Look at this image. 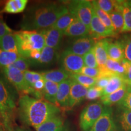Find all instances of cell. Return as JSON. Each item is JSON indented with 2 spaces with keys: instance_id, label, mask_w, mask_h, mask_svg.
Masks as SVG:
<instances>
[{
  "instance_id": "35",
  "label": "cell",
  "mask_w": 131,
  "mask_h": 131,
  "mask_svg": "<svg viewBox=\"0 0 131 131\" xmlns=\"http://www.w3.org/2000/svg\"><path fill=\"white\" fill-rule=\"evenodd\" d=\"M23 73L27 84L32 88H33L34 84L37 81L40 80H44L41 72H37L27 70L23 72Z\"/></svg>"
},
{
  "instance_id": "38",
  "label": "cell",
  "mask_w": 131,
  "mask_h": 131,
  "mask_svg": "<svg viewBox=\"0 0 131 131\" xmlns=\"http://www.w3.org/2000/svg\"><path fill=\"white\" fill-rule=\"evenodd\" d=\"M121 41L123 47L124 60L131 63V36H124Z\"/></svg>"
},
{
  "instance_id": "5",
  "label": "cell",
  "mask_w": 131,
  "mask_h": 131,
  "mask_svg": "<svg viewBox=\"0 0 131 131\" xmlns=\"http://www.w3.org/2000/svg\"><path fill=\"white\" fill-rule=\"evenodd\" d=\"M68 12L90 29L94 8L92 1L87 0L71 1L68 5Z\"/></svg>"
},
{
  "instance_id": "22",
  "label": "cell",
  "mask_w": 131,
  "mask_h": 131,
  "mask_svg": "<svg viewBox=\"0 0 131 131\" xmlns=\"http://www.w3.org/2000/svg\"><path fill=\"white\" fill-rule=\"evenodd\" d=\"M108 58L117 61L124 60V50L123 44L120 41L115 42L109 41L107 49Z\"/></svg>"
},
{
  "instance_id": "44",
  "label": "cell",
  "mask_w": 131,
  "mask_h": 131,
  "mask_svg": "<svg viewBox=\"0 0 131 131\" xmlns=\"http://www.w3.org/2000/svg\"><path fill=\"white\" fill-rule=\"evenodd\" d=\"M125 83L129 86H131V63L129 62L127 63L126 70L124 73L123 77Z\"/></svg>"
},
{
  "instance_id": "43",
  "label": "cell",
  "mask_w": 131,
  "mask_h": 131,
  "mask_svg": "<svg viewBox=\"0 0 131 131\" xmlns=\"http://www.w3.org/2000/svg\"><path fill=\"white\" fill-rule=\"evenodd\" d=\"M12 33H14L12 29L7 25L2 18H0V38Z\"/></svg>"
},
{
  "instance_id": "11",
  "label": "cell",
  "mask_w": 131,
  "mask_h": 131,
  "mask_svg": "<svg viewBox=\"0 0 131 131\" xmlns=\"http://www.w3.org/2000/svg\"><path fill=\"white\" fill-rule=\"evenodd\" d=\"M116 34L115 32L111 30L101 23L94 10L90 25V35L97 41L104 38L114 36Z\"/></svg>"
},
{
  "instance_id": "30",
  "label": "cell",
  "mask_w": 131,
  "mask_h": 131,
  "mask_svg": "<svg viewBox=\"0 0 131 131\" xmlns=\"http://www.w3.org/2000/svg\"><path fill=\"white\" fill-rule=\"evenodd\" d=\"M19 57V54L0 49V69H3L13 64Z\"/></svg>"
},
{
  "instance_id": "28",
  "label": "cell",
  "mask_w": 131,
  "mask_h": 131,
  "mask_svg": "<svg viewBox=\"0 0 131 131\" xmlns=\"http://www.w3.org/2000/svg\"><path fill=\"white\" fill-rule=\"evenodd\" d=\"M128 61L124 59L122 61H117L108 58L105 68L110 72L123 77L126 72Z\"/></svg>"
},
{
  "instance_id": "12",
  "label": "cell",
  "mask_w": 131,
  "mask_h": 131,
  "mask_svg": "<svg viewBox=\"0 0 131 131\" xmlns=\"http://www.w3.org/2000/svg\"><path fill=\"white\" fill-rule=\"evenodd\" d=\"M113 116L117 131H131V111L117 106Z\"/></svg>"
},
{
  "instance_id": "20",
  "label": "cell",
  "mask_w": 131,
  "mask_h": 131,
  "mask_svg": "<svg viewBox=\"0 0 131 131\" xmlns=\"http://www.w3.org/2000/svg\"><path fill=\"white\" fill-rule=\"evenodd\" d=\"M127 84H124L122 88H119L117 91H116L112 94L107 95L103 96L101 97V103L104 106H109L111 107L113 104L118 103L122 100L123 98L125 96L127 91Z\"/></svg>"
},
{
  "instance_id": "33",
  "label": "cell",
  "mask_w": 131,
  "mask_h": 131,
  "mask_svg": "<svg viewBox=\"0 0 131 131\" xmlns=\"http://www.w3.org/2000/svg\"><path fill=\"white\" fill-rule=\"evenodd\" d=\"M92 4L93 8H94V10L96 16L98 17V18L100 19V20L101 21V23H102L106 27H107L108 29H110L111 30H112L115 32L114 27V26H113L112 21H111L110 16H109V15L100 9V8L96 6L95 3L94 2V1H92Z\"/></svg>"
},
{
  "instance_id": "50",
  "label": "cell",
  "mask_w": 131,
  "mask_h": 131,
  "mask_svg": "<svg viewBox=\"0 0 131 131\" xmlns=\"http://www.w3.org/2000/svg\"><path fill=\"white\" fill-rule=\"evenodd\" d=\"M7 131H12V130H10V129H9V130H7Z\"/></svg>"
},
{
  "instance_id": "46",
  "label": "cell",
  "mask_w": 131,
  "mask_h": 131,
  "mask_svg": "<svg viewBox=\"0 0 131 131\" xmlns=\"http://www.w3.org/2000/svg\"><path fill=\"white\" fill-rule=\"evenodd\" d=\"M14 131H29V130H26V129L20 128V127H17V128H16L15 129Z\"/></svg>"
},
{
  "instance_id": "45",
  "label": "cell",
  "mask_w": 131,
  "mask_h": 131,
  "mask_svg": "<svg viewBox=\"0 0 131 131\" xmlns=\"http://www.w3.org/2000/svg\"><path fill=\"white\" fill-rule=\"evenodd\" d=\"M45 80H40L35 83V84L33 86V88L35 90L38 91H42L44 88H45Z\"/></svg>"
},
{
  "instance_id": "39",
  "label": "cell",
  "mask_w": 131,
  "mask_h": 131,
  "mask_svg": "<svg viewBox=\"0 0 131 131\" xmlns=\"http://www.w3.org/2000/svg\"><path fill=\"white\" fill-rule=\"evenodd\" d=\"M103 89L96 86L90 88L87 92L86 99L88 100H95L99 98H101L103 96Z\"/></svg>"
},
{
  "instance_id": "34",
  "label": "cell",
  "mask_w": 131,
  "mask_h": 131,
  "mask_svg": "<svg viewBox=\"0 0 131 131\" xmlns=\"http://www.w3.org/2000/svg\"><path fill=\"white\" fill-rule=\"evenodd\" d=\"M94 2L100 9L109 15L111 14L115 9L116 6H117V1L98 0V1H94Z\"/></svg>"
},
{
  "instance_id": "52",
  "label": "cell",
  "mask_w": 131,
  "mask_h": 131,
  "mask_svg": "<svg viewBox=\"0 0 131 131\" xmlns=\"http://www.w3.org/2000/svg\"><path fill=\"white\" fill-rule=\"evenodd\" d=\"M0 131H1V129H0Z\"/></svg>"
},
{
  "instance_id": "10",
  "label": "cell",
  "mask_w": 131,
  "mask_h": 131,
  "mask_svg": "<svg viewBox=\"0 0 131 131\" xmlns=\"http://www.w3.org/2000/svg\"><path fill=\"white\" fill-rule=\"evenodd\" d=\"M96 41L91 35L78 38L72 42L66 50L75 55L83 57L94 48Z\"/></svg>"
},
{
  "instance_id": "48",
  "label": "cell",
  "mask_w": 131,
  "mask_h": 131,
  "mask_svg": "<svg viewBox=\"0 0 131 131\" xmlns=\"http://www.w3.org/2000/svg\"><path fill=\"white\" fill-rule=\"evenodd\" d=\"M2 12H3V10L0 9V18H2V17H1V14H2Z\"/></svg>"
},
{
  "instance_id": "27",
  "label": "cell",
  "mask_w": 131,
  "mask_h": 131,
  "mask_svg": "<svg viewBox=\"0 0 131 131\" xmlns=\"http://www.w3.org/2000/svg\"><path fill=\"white\" fill-rule=\"evenodd\" d=\"M124 84H126V83H125V81L122 76L117 74H113L110 77L107 86L103 89L102 96L107 95L114 92L122 88Z\"/></svg>"
},
{
  "instance_id": "9",
  "label": "cell",
  "mask_w": 131,
  "mask_h": 131,
  "mask_svg": "<svg viewBox=\"0 0 131 131\" xmlns=\"http://www.w3.org/2000/svg\"><path fill=\"white\" fill-rule=\"evenodd\" d=\"M111 107L104 106L102 114L89 131H117Z\"/></svg>"
},
{
  "instance_id": "15",
  "label": "cell",
  "mask_w": 131,
  "mask_h": 131,
  "mask_svg": "<svg viewBox=\"0 0 131 131\" xmlns=\"http://www.w3.org/2000/svg\"><path fill=\"white\" fill-rule=\"evenodd\" d=\"M72 80H66L59 84L56 98V106L60 109L69 110V100Z\"/></svg>"
},
{
  "instance_id": "41",
  "label": "cell",
  "mask_w": 131,
  "mask_h": 131,
  "mask_svg": "<svg viewBox=\"0 0 131 131\" xmlns=\"http://www.w3.org/2000/svg\"><path fill=\"white\" fill-rule=\"evenodd\" d=\"M100 69L99 68H91L84 66L80 73L89 77L98 78L100 77Z\"/></svg>"
},
{
  "instance_id": "8",
  "label": "cell",
  "mask_w": 131,
  "mask_h": 131,
  "mask_svg": "<svg viewBox=\"0 0 131 131\" xmlns=\"http://www.w3.org/2000/svg\"><path fill=\"white\" fill-rule=\"evenodd\" d=\"M60 63L62 68L70 74L80 73L84 66L83 57L64 50L60 55Z\"/></svg>"
},
{
  "instance_id": "47",
  "label": "cell",
  "mask_w": 131,
  "mask_h": 131,
  "mask_svg": "<svg viewBox=\"0 0 131 131\" xmlns=\"http://www.w3.org/2000/svg\"><path fill=\"white\" fill-rule=\"evenodd\" d=\"M3 126H4V124H3V118H2V117H1V115L0 114V127Z\"/></svg>"
},
{
  "instance_id": "2",
  "label": "cell",
  "mask_w": 131,
  "mask_h": 131,
  "mask_svg": "<svg viewBox=\"0 0 131 131\" xmlns=\"http://www.w3.org/2000/svg\"><path fill=\"white\" fill-rule=\"evenodd\" d=\"M18 112L22 123L35 129L51 118L60 115L61 109L44 99H37L26 95L19 98Z\"/></svg>"
},
{
  "instance_id": "1",
  "label": "cell",
  "mask_w": 131,
  "mask_h": 131,
  "mask_svg": "<svg viewBox=\"0 0 131 131\" xmlns=\"http://www.w3.org/2000/svg\"><path fill=\"white\" fill-rule=\"evenodd\" d=\"M68 12L67 5L61 3L36 4L26 11L21 21V29L23 30H41L49 28Z\"/></svg>"
},
{
  "instance_id": "25",
  "label": "cell",
  "mask_w": 131,
  "mask_h": 131,
  "mask_svg": "<svg viewBox=\"0 0 131 131\" xmlns=\"http://www.w3.org/2000/svg\"><path fill=\"white\" fill-rule=\"evenodd\" d=\"M58 84L50 81H45V88L42 90L43 99L56 106V98Z\"/></svg>"
},
{
  "instance_id": "13",
  "label": "cell",
  "mask_w": 131,
  "mask_h": 131,
  "mask_svg": "<svg viewBox=\"0 0 131 131\" xmlns=\"http://www.w3.org/2000/svg\"><path fill=\"white\" fill-rule=\"evenodd\" d=\"M35 129L36 131H70L69 124L60 114L48 119Z\"/></svg>"
},
{
  "instance_id": "7",
  "label": "cell",
  "mask_w": 131,
  "mask_h": 131,
  "mask_svg": "<svg viewBox=\"0 0 131 131\" xmlns=\"http://www.w3.org/2000/svg\"><path fill=\"white\" fill-rule=\"evenodd\" d=\"M103 108L101 102H95L90 103L83 109L79 118V126L82 131H89L92 128L102 114Z\"/></svg>"
},
{
  "instance_id": "37",
  "label": "cell",
  "mask_w": 131,
  "mask_h": 131,
  "mask_svg": "<svg viewBox=\"0 0 131 131\" xmlns=\"http://www.w3.org/2000/svg\"><path fill=\"white\" fill-rule=\"evenodd\" d=\"M85 66L91 68H99L95 55L94 48L83 57Z\"/></svg>"
},
{
  "instance_id": "4",
  "label": "cell",
  "mask_w": 131,
  "mask_h": 131,
  "mask_svg": "<svg viewBox=\"0 0 131 131\" xmlns=\"http://www.w3.org/2000/svg\"><path fill=\"white\" fill-rule=\"evenodd\" d=\"M16 105L7 86L0 78V111L4 126L9 128Z\"/></svg>"
},
{
  "instance_id": "36",
  "label": "cell",
  "mask_w": 131,
  "mask_h": 131,
  "mask_svg": "<svg viewBox=\"0 0 131 131\" xmlns=\"http://www.w3.org/2000/svg\"><path fill=\"white\" fill-rule=\"evenodd\" d=\"M32 64L33 61L31 59L19 56L12 66L17 68L22 72H24L26 70H28V69L30 68Z\"/></svg>"
},
{
  "instance_id": "21",
  "label": "cell",
  "mask_w": 131,
  "mask_h": 131,
  "mask_svg": "<svg viewBox=\"0 0 131 131\" xmlns=\"http://www.w3.org/2000/svg\"><path fill=\"white\" fill-rule=\"evenodd\" d=\"M60 58L58 50L45 46L41 50L40 58L35 63L41 64L42 65H49L57 61Z\"/></svg>"
},
{
  "instance_id": "24",
  "label": "cell",
  "mask_w": 131,
  "mask_h": 131,
  "mask_svg": "<svg viewBox=\"0 0 131 131\" xmlns=\"http://www.w3.org/2000/svg\"><path fill=\"white\" fill-rule=\"evenodd\" d=\"M0 49L6 52L18 53V49L15 32L0 38Z\"/></svg>"
},
{
  "instance_id": "16",
  "label": "cell",
  "mask_w": 131,
  "mask_h": 131,
  "mask_svg": "<svg viewBox=\"0 0 131 131\" xmlns=\"http://www.w3.org/2000/svg\"><path fill=\"white\" fill-rule=\"evenodd\" d=\"M45 38V46L57 50L60 48L63 38V34L53 26L40 30Z\"/></svg>"
},
{
  "instance_id": "31",
  "label": "cell",
  "mask_w": 131,
  "mask_h": 131,
  "mask_svg": "<svg viewBox=\"0 0 131 131\" xmlns=\"http://www.w3.org/2000/svg\"><path fill=\"white\" fill-rule=\"evenodd\" d=\"M121 9L124 19V27L122 32H131V6L127 1H122Z\"/></svg>"
},
{
  "instance_id": "32",
  "label": "cell",
  "mask_w": 131,
  "mask_h": 131,
  "mask_svg": "<svg viewBox=\"0 0 131 131\" xmlns=\"http://www.w3.org/2000/svg\"><path fill=\"white\" fill-rule=\"evenodd\" d=\"M70 79L77 83L81 84L82 86L86 87L87 88H92L95 86L97 78L89 77L81 73H75L70 75Z\"/></svg>"
},
{
  "instance_id": "18",
  "label": "cell",
  "mask_w": 131,
  "mask_h": 131,
  "mask_svg": "<svg viewBox=\"0 0 131 131\" xmlns=\"http://www.w3.org/2000/svg\"><path fill=\"white\" fill-rule=\"evenodd\" d=\"M70 38H81L90 35V29L79 19H76L63 34Z\"/></svg>"
},
{
  "instance_id": "49",
  "label": "cell",
  "mask_w": 131,
  "mask_h": 131,
  "mask_svg": "<svg viewBox=\"0 0 131 131\" xmlns=\"http://www.w3.org/2000/svg\"><path fill=\"white\" fill-rule=\"evenodd\" d=\"M127 2H128V4L131 6V1H127Z\"/></svg>"
},
{
  "instance_id": "19",
  "label": "cell",
  "mask_w": 131,
  "mask_h": 131,
  "mask_svg": "<svg viewBox=\"0 0 131 131\" xmlns=\"http://www.w3.org/2000/svg\"><path fill=\"white\" fill-rule=\"evenodd\" d=\"M42 77L45 81H50L60 84L62 82L69 79L71 74L66 71L63 68L49 70L41 72Z\"/></svg>"
},
{
  "instance_id": "14",
  "label": "cell",
  "mask_w": 131,
  "mask_h": 131,
  "mask_svg": "<svg viewBox=\"0 0 131 131\" xmlns=\"http://www.w3.org/2000/svg\"><path fill=\"white\" fill-rule=\"evenodd\" d=\"M88 91V88L72 80L69 100V110L73 109L84 100L86 98Z\"/></svg>"
},
{
  "instance_id": "42",
  "label": "cell",
  "mask_w": 131,
  "mask_h": 131,
  "mask_svg": "<svg viewBox=\"0 0 131 131\" xmlns=\"http://www.w3.org/2000/svg\"><path fill=\"white\" fill-rule=\"evenodd\" d=\"M112 75H103V76L99 77L97 78L95 86L103 90L104 89L109 83V79Z\"/></svg>"
},
{
  "instance_id": "17",
  "label": "cell",
  "mask_w": 131,
  "mask_h": 131,
  "mask_svg": "<svg viewBox=\"0 0 131 131\" xmlns=\"http://www.w3.org/2000/svg\"><path fill=\"white\" fill-rule=\"evenodd\" d=\"M110 40L102 39L96 42L94 49L95 55L97 61L98 67L100 70L105 69L106 62L108 60L107 46Z\"/></svg>"
},
{
  "instance_id": "29",
  "label": "cell",
  "mask_w": 131,
  "mask_h": 131,
  "mask_svg": "<svg viewBox=\"0 0 131 131\" xmlns=\"http://www.w3.org/2000/svg\"><path fill=\"white\" fill-rule=\"evenodd\" d=\"M76 19V18L72 14L68 12L60 17L52 26L54 28L58 29L59 31L64 34L65 30Z\"/></svg>"
},
{
  "instance_id": "26",
  "label": "cell",
  "mask_w": 131,
  "mask_h": 131,
  "mask_svg": "<svg viewBox=\"0 0 131 131\" xmlns=\"http://www.w3.org/2000/svg\"><path fill=\"white\" fill-rule=\"evenodd\" d=\"M27 0H9L2 9L3 12L16 14L23 12L26 8Z\"/></svg>"
},
{
  "instance_id": "23",
  "label": "cell",
  "mask_w": 131,
  "mask_h": 131,
  "mask_svg": "<svg viewBox=\"0 0 131 131\" xmlns=\"http://www.w3.org/2000/svg\"><path fill=\"white\" fill-rule=\"evenodd\" d=\"M121 2L122 1H117V6L115 9L109 14L116 34L122 32L124 27V19L121 9Z\"/></svg>"
},
{
  "instance_id": "3",
  "label": "cell",
  "mask_w": 131,
  "mask_h": 131,
  "mask_svg": "<svg viewBox=\"0 0 131 131\" xmlns=\"http://www.w3.org/2000/svg\"><path fill=\"white\" fill-rule=\"evenodd\" d=\"M19 56L30 58L34 50H41L45 47L43 35L37 30H21L15 32Z\"/></svg>"
},
{
  "instance_id": "51",
  "label": "cell",
  "mask_w": 131,
  "mask_h": 131,
  "mask_svg": "<svg viewBox=\"0 0 131 131\" xmlns=\"http://www.w3.org/2000/svg\"><path fill=\"white\" fill-rule=\"evenodd\" d=\"M0 114H1V111H0Z\"/></svg>"
},
{
  "instance_id": "6",
  "label": "cell",
  "mask_w": 131,
  "mask_h": 131,
  "mask_svg": "<svg viewBox=\"0 0 131 131\" xmlns=\"http://www.w3.org/2000/svg\"><path fill=\"white\" fill-rule=\"evenodd\" d=\"M2 71L5 77L20 94H22L23 95H33L35 89L27 84L23 72L12 65L3 69Z\"/></svg>"
},
{
  "instance_id": "40",
  "label": "cell",
  "mask_w": 131,
  "mask_h": 131,
  "mask_svg": "<svg viewBox=\"0 0 131 131\" xmlns=\"http://www.w3.org/2000/svg\"><path fill=\"white\" fill-rule=\"evenodd\" d=\"M117 106H122L131 111V86L127 85V91L125 96L120 102L118 103Z\"/></svg>"
}]
</instances>
